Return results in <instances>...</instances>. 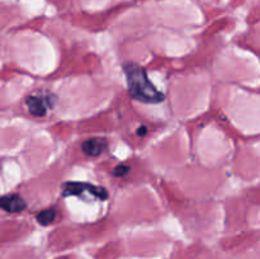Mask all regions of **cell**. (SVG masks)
<instances>
[{"label":"cell","mask_w":260,"mask_h":259,"mask_svg":"<svg viewBox=\"0 0 260 259\" xmlns=\"http://www.w3.org/2000/svg\"><path fill=\"white\" fill-rule=\"evenodd\" d=\"M123 70L132 98L142 103H160L164 101L165 95L150 81L144 68L137 63L127 62L124 63Z\"/></svg>","instance_id":"obj_1"},{"label":"cell","mask_w":260,"mask_h":259,"mask_svg":"<svg viewBox=\"0 0 260 259\" xmlns=\"http://www.w3.org/2000/svg\"><path fill=\"white\" fill-rule=\"evenodd\" d=\"M62 195L65 197H69V196H78V197L84 198V200L93 198V200L106 201L108 198V192H107L106 188L83 182L63 183Z\"/></svg>","instance_id":"obj_2"},{"label":"cell","mask_w":260,"mask_h":259,"mask_svg":"<svg viewBox=\"0 0 260 259\" xmlns=\"http://www.w3.org/2000/svg\"><path fill=\"white\" fill-rule=\"evenodd\" d=\"M56 98L53 94L47 93V91H41V93L32 94L25 98V106L32 116L43 117L47 114L50 109L55 106Z\"/></svg>","instance_id":"obj_3"},{"label":"cell","mask_w":260,"mask_h":259,"mask_svg":"<svg viewBox=\"0 0 260 259\" xmlns=\"http://www.w3.org/2000/svg\"><path fill=\"white\" fill-rule=\"evenodd\" d=\"M0 206L3 210L8 213H18L22 212L27 208L24 198L20 197L19 195H7L0 201Z\"/></svg>","instance_id":"obj_4"},{"label":"cell","mask_w":260,"mask_h":259,"mask_svg":"<svg viewBox=\"0 0 260 259\" xmlns=\"http://www.w3.org/2000/svg\"><path fill=\"white\" fill-rule=\"evenodd\" d=\"M107 146H108V142L106 139L93 137V139H88L83 142L81 150L88 156H99L107 149Z\"/></svg>","instance_id":"obj_5"},{"label":"cell","mask_w":260,"mask_h":259,"mask_svg":"<svg viewBox=\"0 0 260 259\" xmlns=\"http://www.w3.org/2000/svg\"><path fill=\"white\" fill-rule=\"evenodd\" d=\"M56 218V210L55 208H47V210L41 211L40 213H37L36 216V220L40 225L47 226L50 223H52Z\"/></svg>","instance_id":"obj_6"},{"label":"cell","mask_w":260,"mask_h":259,"mask_svg":"<svg viewBox=\"0 0 260 259\" xmlns=\"http://www.w3.org/2000/svg\"><path fill=\"white\" fill-rule=\"evenodd\" d=\"M128 172H129V168L127 167V165H118V167H116V169H114L113 173L116 177H123V175H126Z\"/></svg>","instance_id":"obj_7"},{"label":"cell","mask_w":260,"mask_h":259,"mask_svg":"<svg viewBox=\"0 0 260 259\" xmlns=\"http://www.w3.org/2000/svg\"><path fill=\"white\" fill-rule=\"evenodd\" d=\"M137 134H139V135H145V134H146V127H140L139 131H137Z\"/></svg>","instance_id":"obj_8"}]
</instances>
